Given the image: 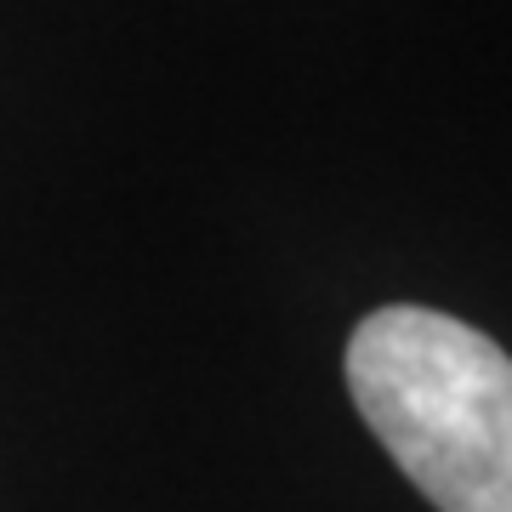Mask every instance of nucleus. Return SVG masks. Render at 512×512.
Instances as JSON below:
<instances>
[{
    "label": "nucleus",
    "mask_w": 512,
    "mask_h": 512,
    "mask_svg": "<svg viewBox=\"0 0 512 512\" xmlns=\"http://www.w3.org/2000/svg\"><path fill=\"white\" fill-rule=\"evenodd\" d=\"M348 393L439 512H512V359L484 330L416 302L365 313Z\"/></svg>",
    "instance_id": "nucleus-1"
}]
</instances>
